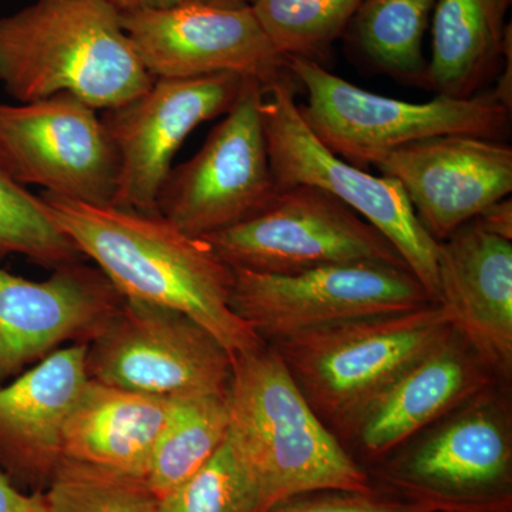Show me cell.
<instances>
[{"mask_svg":"<svg viewBox=\"0 0 512 512\" xmlns=\"http://www.w3.org/2000/svg\"><path fill=\"white\" fill-rule=\"evenodd\" d=\"M138 59L156 79L238 74L268 89L289 76L251 6L180 2L121 13Z\"/></svg>","mask_w":512,"mask_h":512,"instance_id":"obj_12","label":"cell"},{"mask_svg":"<svg viewBox=\"0 0 512 512\" xmlns=\"http://www.w3.org/2000/svg\"><path fill=\"white\" fill-rule=\"evenodd\" d=\"M485 231L512 241V201L511 198L495 202L487 210L481 212L474 220Z\"/></svg>","mask_w":512,"mask_h":512,"instance_id":"obj_30","label":"cell"},{"mask_svg":"<svg viewBox=\"0 0 512 512\" xmlns=\"http://www.w3.org/2000/svg\"><path fill=\"white\" fill-rule=\"evenodd\" d=\"M485 367L454 332L410 367L363 410L350 427L360 447L383 456L461 403L483 392Z\"/></svg>","mask_w":512,"mask_h":512,"instance_id":"obj_19","label":"cell"},{"mask_svg":"<svg viewBox=\"0 0 512 512\" xmlns=\"http://www.w3.org/2000/svg\"><path fill=\"white\" fill-rule=\"evenodd\" d=\"M158 512H259L247 468L225 439L214 456L158 503Z\"/></svg>","mask_w":512,"mask_h":512,"instance_id":"obj_27","label":"cell"},{"mask_svg":"<svg viewBox=\"0 0 512 512\" xmlns=\"http://www.w3.org/2000/svg\"><path fill=\"white\" fill-rule=\"evenodd\" d=\"M399 183L436 242L512 192V148L500 140L447 134L407 144L375 165Z\"/></svg>","mask_w":512,"mask_h":512,"instance_id":"obj_15","label":"cell"},{"mask_svg":"<svg viewBox=\"0 0 512 512\" xmlns=\"http://www.w3.org/2000/svg\"><path fill=\"white\" fill-rule=\"evenodd\" d=\"M228 426V393L171 399L146 477L158 500L177 490L214 456L227 439Z\"/></svg>","mask_w":512,"mask_h":512,"instance_id":"obj_22","label":"cell"},{"mask_svg":"<svg viewBox=\"0 0 512 512\" xmlns=\"http://www.w3.org/2000/svg\"><path fill=\"white\" fill-rule=\"evenodd\" d=\"M265 89L247 79L197 154L173 167L157 214L194 238H207L261 214L278 197L262 121Z\"/></svg>","mask_w":512,"mask_h":512,"instance_id":"obj_7","label":"cell"},{"mask_svg":"<svg viewBox=\"0 0 512 512\" xmlns=\"http://www.w3.org/2000/svg\"><path fill=\"white\" fill-rule=\"evenodd\" d=\"M454 335L439 303L369 316L269 343L323 423L348 434L410 367Z\"/></svg>","mask_w":512,"mask_h":512,"instance_id":"obj_4","label":"cell"},{"mask_svg":"<svg viewBox=\"0 0 512 512\" xmlns=\"http://www.w3.org/2000/svg\"><path fill=\"white\" fill-rule=\"evenodd\" d=\"M247 77L156 79L146 92L103 110L101 121L119 160L114 207L157 214V197L184 141L234 106Z\"/></svg>","mask_w":512,"mask_h":512,"instance_id":"obj_13","label":"cell"},{"mask_svg":"<svg viewBox=\"0 0 512 512\" xmlns=\"http://www.w3.org/2000/svg\"><path fill=\"white\" fill-rule=\"evenodd\" d=\"M363 0H255L251 8L276 52L322 64Z\"/></svg>","mask_w":512,"mask_h":512,"instance_id":"obj_24","label":"cell"},{"mask_svg":"<svg viewBox=\"0 0 512 512\" xmlns=\"http://www.w3.org/2000/svg\"><path fill=\"white\" fill-rule=\"evenodd\" d=\"M204 239L232 271L291 275L330 265L407 268L379 229L308 185L282 188L261 214Z\"/></svg>","mask_w":512,"mask_h":512,"instance_id":"obj_8","label":"cell"},{"mask_svg":"<svg viewBox=\"0 0 512 512\" xmlns=\"http://www.w3.org/2000/svg\"><path fill=\"white\" fill-rule=\"evenodd\" d=\"M511 5L512 0H437L423 87L437 96L470 99L497 77L512 40Z\"/></svg>","mask_w":512,"mask_h":512,"instance_id":"obj_21","label":"cell"},{"mask_svg":"<svg viewBox=\"0 0 512 512\" xmlns=\"http://www.w3.org/2000/svg\"><path fill=\"white\" fill-rule=\"evenodd\" d=\"M50 218L123 295L190 316L237 357L266 343L231 309L234 271L160 214L40 194Z\"/></svg>","mask_w":512,"mask_h":512,"instance_id":"obj_1","label":"cell"},{"mask_svg":"<svg viewBox=\"0 0 512 512\" xmlns=\"http://www.w3.org/2000/svg\"><path fill=\"white\" fill-rule=\"evenodd\" d=\"M271 512H476L434 498L372 493H326L295 498Z\"/></svg>","mask_w":512,"mask_h":512,"instance_id":"obj_28","label":"cell"},{"mask_svg":"<svg viewBox=\"0 0 512 512\" xmlns=\"http://www.w3.org/2000/svg\"><path fill=\"white\" fill-rule=\"evenodd\" d=\"M121 13L136 12V10L167 8L177 5L183 0H110Z\"/></svg>","mask_w":512,"mask_h":512,"instance_id":"obj_31","label":"cell"},{"mask_svg":"<svg viewBox=\"0 0 512 512\" xmlns=\"http://www.w3.org/2000/svg\"><path fill=\"white\" fill-rule=\"evenodd\" d=\"M10 255L25 256L52 271L84 259L50 218L42 197L0 164V261Z\"/></svg>","mask_w":512,"mask_h":512,"instance_id":"obj_25","label":"cell"},{"mask_svg":"<svg viewBox=\"0 0 512 512\" xmlns=\"http://www.w3.org/2000/svg\"><path fill=\"white\" fill-rule=\"evenodd\" d=\"M0 512H49L42 491L26 494L0 470Z\"/></svg>","mask_w":512,"mask_h":512,"instance_id":"obj_29","label":"cell"},{"mask_svg":"<svg viewBox=\"0 0 512 512\" xmlns=\"http://www.w3.org/2000/svg\"><path fill=\"white\" fill-rule=\"evenodd\" d=\"M511 434L503 414L481 403L458 414L390 471L407 497L434 498L476 512H508Z\"/></svg>","mask_w":512,"mask_h":512,"instance_id":"obj_16","label":"cell"},{"mask_svg":"<svg viewBox=\"0 0 512 512\" xmlns=\"http://www.w3.org/2000/svg\"><path fill=\"white\" fill-rule=\"evenodd\" d=\"M171 400L87 380L63 430V460L146 480Z\"/></svg>","mask_w":512,"mask_h":512,"instance_id":"obj_20","label":"cell"},{"mask_svg":"<svg viewBox=\"0 0 512 512\" xmlns=\"http://www.w3.org/2000/svg\"><path fill=\"white\" fill-rule=\"evenodd\" d=\"M123 301L107 276L83 261L45 281L0 268V386L66 343L89 345Z\"/></svg>","mask_w":512,"mask_h":512,"instance_id":"obj_14","label":"cell"},{"mask_svg":"<svg viewBox=\"0 0 512 512\" xmlns=\"http://www.w3.org/2000/svg\"><path fill=\"white\" fill-rule=\"evenodd\" d=\"M89 345H70L0 386V466L46 485L63 460V430L86 386Z\"/></svg>","mask_w":512,"mask_h":512,"instance_id":"obj_18","label":"cell"},{"mask_svg":"<svg viewBox=\"0 0 512 512\" xmlns=\"http://www.w3.org/2000/svg\"><path fill=\"white\" fill-rule=\"evenodd\" d=\"M153 82L110 0H35L0 18V84L16 103L67 93L103 111Z\"/></svg>","mask_w":512,"mask_h":512,"instance_id":"obj_3","label":"cell"},{"mask_svg":"<svg viewBox=\"0 0 512 512\" xmlns=\"http://www.w3.org/2000/svg\"><path fill=\"white\" fill-rule=\"evenodd\" d=\"M286 69L308 96L299 111L313 134L336 156L362 170L416 141L447 134L501 141L510 127L511 111L491 93L470 99L436 96L414 103L367 92L313 60L289 57Z\"/></svg>","mask_w":512,"mask_h":512,"instance_id":"obj_5","label":"cell"},{"mask_svg":"<svg viewBox=\"0 0 512 512\" xmlns=\"http://www.w3.org/2000/svg\"><path fill=\"white\" fill-rule=\"evenodd\" d=\"M437 0H363L345 36L379 72L423 86V40Z\"/></svg>","mask_w":512,"mask_h":512,"instance_id":"obj_23","label":"cell"},{"mask_svg":"<svg viewBox=\"0 0 512 512\" xmlns=\"http://www.w3.org/2000/svg\"><path fill=\"white\" fill-rule=\"evenodd\" d=\"M439 305L485 370L512 369V241L476 221L439 242Z\"/></svg>","mask_w":512,"mask_h":512,"instance_id":"obj_17","label":"cell"},{"mask_svg":"<svg viewBox=\"0 0 512 512\" xmlns=\"http://www.w3.org/2000/svg\"><path fill=\"white\" fill-rule=\"evenodd\" d=\"M227 440L247 468L259 512L313 493H372L269 345L234 357Z\"/></svg>","mask_w":512,"mask_h":512,"instance_id":"obj_2","label":"cell"},{"mask_svg":"<svg viewBox=\"0 0 512 512\" xmlns=\"http://www.w3.org/2000/svg\"><path fill=\"white\" fill-rule=\"evenodd\" d=\"M49 512H158L146 480L62 460L46 485Z\"/></svg>","mask_w":512,"mask_h":512,"instance_id":"obj_26","label":"cell"},{"mask_svg":"<svg viewBox=\"0 0 512 512\" xmlns=\"http://www.w3.org/2000/svg\"><path fill=\"white\" fill-rule=\"evenodd\" d=\"M292 77L272 84L262 101L269 161L279 190L308 185L319 188L379 229L397 249L407 268L439 303V242L424 231L399 183L373 175L323 146L303 120Z\"/></svg>","mask_w":512,"mask_h":512,"instance_id":"obj_6","label":"cell"},{"mask_svg":"<svg viewBox=\"0 0 512 512\" xmlns=\"http://www.w3.org/2000/svg\"><path fill=\"white\" fill-rule=\"evenodd\" d=\"M183 2H197L212 6H251L255 0H183Z\"/></svg>","mask_w":512,"mask_h":512,"instance_id":"obj_32","label":"cell"},{"mask_svg":"<svg viewBox=\"0 0 512 512\" xmlns=\"http://www.w3.org/2000/svg\"><path fill=\"white\" fill-rule=\"evenodd\" d=\"M234 357L190 316L124 298L87 346L89 379L160 399L227 394Z\"/></svg>","mask_w":512,"mask_h":512,"instance_id":"obj_10","label":"cell"},{"mask_svg":"<svg viewBox=\"0 0 512 512\" xmlns=\"http://www.w3.org/2000/svg\"><path fill=\"white\" fill-rule=\"evenodd\" d=\"M231 309L266 345L336 323L436 303L407 268L330 265L291 275L234 271Z\"/></svg>","mask_w":512,"mask_h":512,"instance_id":"obj_9","label":"cell"},{"mask_svg":"<svg viewBox=\"0 0 512 512\" xmlns=\"http://www.w3.org/2000/svg\"><path fill=\"white\" fill-rule=\"evenodd\" d=\"M0 164L25 187L86 204H113L116 150L97 110L72 94L0 101Z\"/></svg>","mask_w":512,"mask_h":512,"instance_id":"obj_11","label":"cell"}]
</instances>
